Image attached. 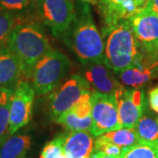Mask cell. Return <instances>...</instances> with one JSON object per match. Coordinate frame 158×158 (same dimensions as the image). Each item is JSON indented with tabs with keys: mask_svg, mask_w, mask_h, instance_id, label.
Wrapping results in <instances>:
<instances>
[{
	"mask_svg": "<svg viewBox=\"0 0 158 158\" xmlns=\"http://www.w3.org/2000/svg\"><path fill=\"white\" fill-rule=\"evenodd\" d=\"M62 40L83 65L104 61L103 36L97 28L90 6L83 1L76 8V17Z\"/></svg>",
	"mask_w": 158,
	"mask_h": 158,
	"instance_id": "cell-1",
	"label": "cell"
},
{
	"mask_svg": "<svg viewBox=\"0 0 158 158\" xmlns=\"http://www.w3.org/2000/svg\"><path fill=\"white\" fill-rule=\"evenodd\" d=\"M102 36L105 38L104 62L114 73L149 64L127 20L104 29Z\"/></svg>",
	"mask_w": 158,
	"mask_h": 158,
	"instance_id": "cell-2",
	"label": "cell"
},
{
	"mask_svg": "<svg viewBox=\"0 0 158 158\" xmlns=\"http://www.w3.org/2000/svg\"><path fill=\"white\" fill-rule=\"evenodd\" d=\"M6 45L22 63L24 77L27 81L34 65L53 49L41 23L31 18L14 27Z\"/></svg>",
	"mask_w": 158,
	"mask_h": 158,
	"instance_id": "cell-3",
	"label": "cell"
},
{
	"mask_svg": "<svg viewBox=\"0 0 158 158\" xmlns=\"http://www.w3.org/2000/svg\"><path fill=\"white\" fill-rule=\"evenodd\" d=\"M69 68V59L62 52L52 49L34 65L29 80L36 95L55 90L66 77Z\"/></svg>",
	"mask_w": 158,
	"mask_h": 158,
	"instance_id": "cell-4",
	"label": "cell"
},
{
	"mask_svg": "<svg viewBox=\"0 0 158 158\" xmlns=\"http://www.w3.org/2000/svg\"><path fill=\"white\" fill-rule=\"evenodd\" d=\"M36 11L40 20L56 38H62L76 17L71 0H36Z\"/></svg>",
	"mask_w": 158,
	"mask_h": 158,
	"instance_id": "cell-5",
	"label": "cell"
},
{
	"mask_svg": "<svg viewBox=\"0 0 158 158\" xmlns=\"http://www.w3.org/2000/svg\"><path fill=\"white\" fill-rule=\"evenodd\" d=\"M141 46L147 62L151 64L158 60V16L141 9L127 20Z\"/></svg>",
	"mask_w": 158,
	"mask_h": 158,
	"instance_id": "cell-6",
	"label": "cell"
},
{
	"mask_svg": "<svg viewBox=\"0 0 158 158\" xmlns=\"http://www.w3.org/2000/svg\"><path fill=\"white\" fill-rule=\"evenodd\" d=\"M90 102L92 117L90 132L93 135L98 137L108 132L122 128L115 96L91 90Z\"/></svg>",
	"mask_w": 158,
	"mask_h": 158,
	"instance_id": "cell-7",
	"label": "cell"
},
{
	"mask_svg": "<svg viewBox=\"0 0 158 158\" xmlns=\"http://www.w3.org/2000/svg\"><path fill=\"white\" fill-rule=\"evenodd\" d=\"M89 91H91V89L84 77L80 75L71 76L50 95L49 111L52 120L56 122L58 118Z\"/></svg>",
	"mask_w": 158,
	"mask_h": 158,
	"instance_id": "cell-8",
	"label": "cell"
},
{
	"mask_svg": "<svg viewBox=\"0 0 158 158\" xmlns=\"http://www.w3.org/2000/svg\"><path fill=\"white\" fill-rule=\"evenodd\" d=\"M35 95L34 89L29 81L21 80L18 84L14 90L10 109V135H13L31 120Z\"/></svg>",
	"mask_w": 158,
	"mask_h": 158,
	"instance_id": "cell-9",
	"label": "cell"
},
{
	"mask_svg": "<svg viewBox=\"0 0 158 158\" xmlns=\"http://www.w3.org/2000/svg\"><path fill=\"white\" fill-rule=\"evenodd\" d=\"M115 98L121 127L135 128L147 107L144 91L134 88L127 89L124 86L117 92Z\"/></svg>",
	"mask_w": 158,
	"mask_h": 158,
	"instance_id": "cell-10",
	"label": "cell"
},
{
	"mask_svg": "<svg viewBox=\"0 0 158 158\" xmlns=\"http://www.w3.org/2000/svg\"><path fill=\"white\" fill-rule=\"evenodd\" d=\"M85 66L84 77L91 90L115 96L118 90L124 87L104 61L89 63Z\"/></svg>",
	"mask_w": 158,
	"mask_h": 158,
	"instance_id": "cell-11",
	"label": "cell"
},
{
	"mask_svg": "<svg viewBox=\"0 0 158 158\" xmlns=\"http://www.w3.org/2000/svg\"><path fill=\"white\" fill-rule=\"evenodd\" d=\"M91 91L86 92L68 112L57 119L67 131H90L91 130Z\"/></svg>",
	"mask_w": 158,
	"mask_h": 158,
	"instance_id": "cell-12",
	"label": "cell"
},
{
	"mask_svg": "<svg viewBox=\"0 0 158 158\" xmlns=\"http://www.w3.org/2000/svg\"><path fill=\"white\" fill-rule=\"evenodd\" d=\"M98 4L105 24L104 29L128 20L141 10L135 0H98Z\"/></svg>",
	"mask_w": 158,
	"mask_h": 158,
	"instance_id": "cell-13",
	"label": "cell"
},
{
	"mask_svg": "<svg viewBox=\"0 0 158 158\" xmlns=\"http://www.w3.org/2000/svg\"><path fill=\"white\" fill-rule=\"evenodd\" d=\"M25 80L21 62L5 45L0 48V89L15 90L18 84Z\"/></svg>",
	"mask_w": 158,
	"mask_h": 158,
	"instance_id": "cell-14",
	"label": "cell"
},
{
	"mask_svg": "<svg viewBox=\"0 0 158 158\" xmlns=\"http://www.w3.org/2000/svg\"><path fill=\"white\" fill-rule=\"evenodd\" d=\"M94 135L90 131H68L63 145V153L68 158H90Z\"/></svg>",
	"mask_w": 158,
	"mask_h": 158,
	"instance_id": "cell-15",
	"label": "cell"
},
{
	"mask_svg": "<svg viewBox=\"0 0 158 158\" xmlns=\"http://www.w3.org/2000/svg\"><path fill=\"white\" fill-rule=\"evenodd\" d=\"M122 85L139 89L158 76V60L152 64H142L118 73Z\"/></svg>",
	"mask_w": 158,
	"mask_h": 158,
	"instance_id": "cell-16",
	"label": "cell"
},
{
	"mask_svg": "<svg viewBox=\"0 0 158 158\" xmlns=\"http://www.w3.org/2000/svg\"><path fill=\"white\" fill-rule=\"evenodd\" d=\"M31 143L29 135H11L0 146V158H25Z\"/></svg>",
	"mask_w": 158,
	"mask_h": 158,
	"instance_id": "cell-17",
	"label": "cell"
},
{
	"mask_svg": "<svg viewBox=\"0 0 158 158\" xmlns=\"http://www.w3.org/2000/svg\"><path fill=\"white\" fill-rule=\"evenodd\" d=\"M14 90L0 89V146L10 137V109Z\"/></svg>",
	"mask_w": 158,
	"mask_h": 158,
	"instance_id": "cell-18",
	"label": "cell"
},
{
	"mask_svg": "<svg viewBox=\"0 0 158 158\" xmlns=\"http://www.w3.org/2000/svg\"><path fill=\"white\" fill-rule=\"evenodd\" d=\"M135 129L141 142L158 144V122L152 116L143 114L138 120Z\"/></svg>",
	"mask_w": 158,
	"mask_h": 158,
	"instance_id": "cell-19",
	"label": "cell"
},
{
	"mask_svg": "<svg viewBox=\"0 0 158 158\" xmlns=\"http://www.w3.org/2000/svg\"><path fill=\"white\" fill-rule=\"evenodd\" d=\"M102 136L106 140H107L109 142L113 143L118 147H120L121 148L133 146L136 143L141 142V140L135 128L122 127L118 130L106 133L102 135Z\"/></svg>",
	"mask_w": 158,
	"mask_h": 158,
	"instance_id": "cell-20",
	"label": "cell"
},
{
	"mask_svg": "<svg viewBox=\"0 0 158 158\" xmlns=\"http://www.w3.org/2000/svg\"><path fill=\"white\" fill-rule=\"evenodd\" d=\"M118 158H158V144L141 141L123 148Z\"/></svg>",
	"mask_w": 158,
	"mask_h": 158,
	"instance_id": "cell-21",
	"label": "cell"
},
{
	"mask_svg": "<svg viewBox=\"0 0 158 158\" xmlns=\"http://www.w3.org/2000/svg\"><path fill=\"white\" fill-rule=\"evenodd\" d=\"M27 18V15L0 11V48L6 45L14 27Z\"/></svg>",
	"mask_w": 158,
	"mask_h": 158,
	"instance_id": "cell-22",
	"label": "cell"
},
{
	"mask_svg": "<svg viewBox=\"0 0 158 158\" xmlns=\"http://www.w3.org/2000/svg\"><path fill=\"white\" fill-rule=\"evenodd\" d=\"M35 0H0V11L27 15Z\"/></svg>",
	"mask_w": 158,
	"mask_h": 158,
	"instance_id": "cell-23",
	"label": "cell"
},
{
	"mask_svg": "<svg viewBox=\"0 0 158 158\" xmlns=\"http://www.w3.org/2000/svg\"><path fill=\"white\" fill-rule=\"evenodd\" d=\"M67 132L56 136L54 140L46 144L40 158H57L63 153V145Z\"/></svg>",
	"mask_w": 158,
	"mask_h": 158,
	"instance_id": "cell-24",
	"label": "cell"
},
{
	"mask_svg": "<svg viewBox=\"0 0 158 158\" xmlns=\"http://www.w3.org/2000/svg\"><path fill=\"white\" fill-rule=\"evenodd\" d=\"M148 102H149L150 108L156 113H158V86L149 90Z\"/></svg>",
	"mask_w": 158,
	"mask_h": 158,
	"instance_id": "cell-25",
	"label": "cell"
},
{
	"mask_svg": "<svg viewBox=\"0 0 158 158\" xmlns=\"http://www.w3.org/2000/svg\"><path fill=\"white\" fill-rule=\"evenodd\" d=\"M142 9L151 11L158 16V0H148L146 6H144Z\"/></svg>",
	"mask_w": 158,
	"mask_h": 158,
	"instance_id": "cell-26",
	"label": "cell"
},
{
	"mask_svg": "<svg viewBox=\"0 0 158 158\" xmlns=\"http://www.w3.org/2000/svg\"><path fill=\"white\" fill-rule=\"evenodd\" d=\"M135 1L137 6L140 9H142L144 6H146V4H147L148 2V0H135Z\"/></svg>",
	"mask_w": 158,
	"mask_h": 158,
	"instance_id": "cell-27",
	"label": "cell"
},
{
	"mask_svg": "<svg viewBox=\"0 0 158 158\" xmlns=\"http://www.w3.org/2000/svg\"><path fill=\"white\" fill-rule=\"evenodd\" d=\"M57 158H68V157L65 156V154H64V153H62V154H61V155H60V156H59Z\"/></svg>",
	"mask_w": 158,
	"mask_h": 158,
	"instance_id": "cell-28",
	"label": "cell"
},
{
	"mask_svg": "<svg viewBox=\"0 0 158 158\" xmlns=\"http://www.w3.org/2000/svg\"><path fill=\"white\" fill-rule=\"evenodd\" d=\"M104 158H118V157H115V156H105Z\"/></svg>",
	"mask_w": 158,
	"mask_h": 158,
	"instance_id": "cell-29",
	"label": "cell"
},
{
	"mask_svg": "<svg viewBox=\"0 0 158 158\" xmlns=\"http://www.w3.org/2000/svg\"><path fill=\"white\" fill-rule=\"evenodd\" d=\"M83 1H85V2H89V1H91V0H83Z\"/></svg>",
	"mask_w": 158,
	"mask_h": 158,
	"instance_id": "cell-30",
	"label": "cell"
},
{
	"mask_svg": "<svg viewBox=\"0 0 158 158\" xmlns=\"http://www.w3.org/2000/svg\"><path fill=\"white\" fill-rule=\"evenodd\" d=\"M157 122H158V119H157Z\"/></svg>",
	"mask_w": 158,
	"mask_h": 158,
	"instance_id": "cell-31",
	"label": "cell"
},
{
	"mask_svg": "<svg viewBox=\"0 0 158 158\" xmlns=\"http://www.w3.org/2000/svg\"><path fill=\"white\" fill-rule=\"evenodd\" d=\"M90 158H92V157H90Z\"/></svg>",
	"mask_w": 158,
	"mask_h": 158,
	"instance_id": "cell-32",
	"label": "cell"
}]
</instances>
